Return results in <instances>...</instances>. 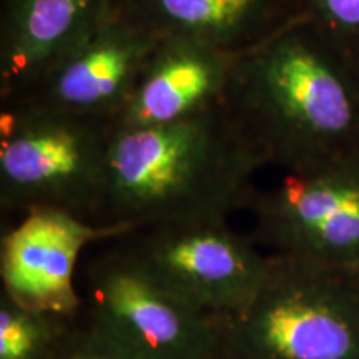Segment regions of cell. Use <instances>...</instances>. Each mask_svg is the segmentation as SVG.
<instances>
[{
	"label": "cell",
	"mask_w": 359,
	"mask_h": 359,
	"mask_svg": "<svg viewBox=\"0 0 359 359\" xmlns=\"http://www.w3.org/2000/svg\"><path fill=\"white\" fill-rule=\"evenodd\" d=\"M125 236L83 266L79 286L85 320L140 359H212L222 354V320L173 293L135 255Z\"/></svg>",
	"instance_id": "obj_5"
},
{
	"label": "cell",
	"mask_w": 359,
	"mask_h": 359,
	"mask_svg": "<svg viewBox=\"0 0 359 359\" xmlns=\"http://www.w3.org/2000/svg\"><path fill=\"white\" fill-rule=\"evenodd\" d=\"M111 11V0H2L0 98L32 83Z\"/></svg>",
	"instance_id": "obj_12"
},
{
	"label": "cell",
	"mask_w": 359,
	"mask_h": 359,
	"mask_svg": "<svg viewBox=\"0 0 359 359\" xmlns=\"http://www.w3.org/2000/svg\"><path fill=\"white\" fill-rule=\"evenodd\" d=\"M248 210L268 255L359 271V154L286 173Z\"/></svg>",
	"instance_id": "obj_6"
},
{
	"label": "cell",
	"mask_w": 359,
	"mask_h": 359,
	"mask_svg": "<svg viewBox=\"0 0 359 359\" xmlns=\"http://www.w3.org/2000/svg\"><path fill=\"white\" fill-rule=\"evenodd\" d=\"M74 321L20 306L2 293L0 359H52Z\"/></svg>",
	"instance_id": "obj_13"
},
{
	"label": "cell",
	"mask_w": 359,
	"mask_h": 359,
	"mask_svg": "<svg viewBox=\"0 0 359 359\" xmlns=\"http://www.w3.org/2000/svg\"><path fill=\"white\" fill-rule=\"evenodd\" d=\"M125 240L173 293L219 320L248 308L271 263V255L233 230L228 219L155 224Z\"/></svg>",
	"instance_id": "obj_7"
},
{
	"label": "cell",
	"mask_w": 359,
	"mask_h": 359,
	"mask_svg": "<svg viewBox=\"0 0 359 359\" xmlns=\"http://www.w3.org/2000/svg\"><path fill=\"white\" fill-rule=\"evenodd\" d=\"M109 118L2 103L0 203L8 213L62 210L103 224Z\"/></svg>",
	"instance_id": "obj_4"
},
{
	"label": "cell",
	"mask_w": 359,
	"mask_h": 359,
	"mask_svg": "<svg viewBox=\"0 0 359 359\" xmlns=\"http://www.w3.org/2000/svg\"><path fill=\"white\" fill-rule=\"evenodd\" d=\"M158 39L114 8L32 83L2 103L115 118Z\"/></svg>",
	"instance_id": "obj_9"
},
{
	"label": "cell",
	"mask_w": 359,
	"mask_h": 359,
	"mask_svg": "<svg viewBox=\"0 0 359 359\" xmlns=\"http://www.w3.org/2000/svg\"><path fill=\"white\" fill-rule=\"evenodd\" d=\"M212 359H233L231 356H228V354L226 353H222V354H218V356H215V358H212Z\"/></svg>",
	"instance_id": "obj_16"
},
{
	"label": "cell",
	"mask_w": 359,
	"mask_h": 359,
	"mask_svg": "<svg viewBox=\"0 0 359 359\" xmlns=\"http://www.w3.org/2000/svg\"><path fill=\"white\" fill-rule=\"evenodd\" d=\"M250 50H228L190 39L158 40L111 123H172L223 105Z\"/></svg>",
	"instance_id": "obj_10"
},
{
	"label": "cell",
	"mask_w": 359,
	"mask_h": 359,
	"mask_svg": "<svg viewBox=\"0 0 359 359\" xmlns=\"http://www.w3.org/2000/svg\"><path fill=\"white\" fill-rule=\"evenodd\" d=\"M263 167V155L224 103L172 123L114 127L102 223L138 230L228 219L248 208Z\"/></svg>",
	"instance_id": "obj_1"
},
{
	"label": "cell",
	"mask_w": 359,
	"mask_h": 359,
	"mask_svg": "<svg viewBox=\"0 0 359 359\" xmlns=\"http://www.w3.org/2000/svg\"><path fill=\"white\" fill-rule=\"evenodd\" d=\"M116 13L155 39H190L250 50L294 22L293 0H111Z\"/></svg>",
	"instance_id": "obj_11"
},
{
	"label": "cell",
	"mask_w": 359,
	"mask_h": 359,
	"mask_svg": "<svg viewBox=\"0 0 359 359\" xmlns=\"http://www.w3.org/2000/svg\"><path fill=\"white\" fill-rule=\"evenodd\" d=\"M224 105L286 173L359 154V69L302 19L246 53Z\"/></svg>",
	"instance_id": "obj_2"
},
{
	"label": "cell",
	"mask_w": 359,
	"mask_h": 359,
	"mask_svg": "<svg viewBox=\"0 0 359 359\" xmlns=\"http://www.w3.org/2000/svg\"><path fill=\"white\" fill-rule=\"evenodd\" d=\"M135 231L125 224H97L62 210L20 215L0 241L2 293L20 306L77 320L83 302L77 269L88 245Z\"/></svg>",
	"instance_id": "obj_8"
},
{
	"label": "cell",
	"mask_w": 359,
	"mask_h": 359,
	"mask_svg": "<svg viewBox=\"0 0 359 359\" xmlns=\"http://www.w3.org/2000/svg\"><path fill=\"white\" fill-rule=\"evenodd\" d=\"M85 320V318H83ZM52 359H140L100 327L75 320Z\"/></svg>",
	"instance_id": "obj_15"
},
{
	"label": "cell",
	"mask_w": 359,
	"mask_h": 359,
	"mask_svg": "<svg viewBox=\"0 0 359 359\" xmlns=\"http://www.w3.org/2000/svg\"><path fill=\"white\" fill-rule=\"evenodd\" d=\"M222 330L233 359H359V271L271 255L253 302Z\"/></svg>",
	"instance_id": "obj_3"
},
{
	"label": "cell",
	"mask_w": 359,
	"mask_h": 359,
	"mask_svg": "<svg viewBox=\"0 0 359 359\" xmlns=\"http://www.w3.org/2000/svg\"><path fill=\"white\" fill-rule=\"evenodd\" d=\"M294 12L359 69V0H293Z\"/></svg>",
	"instance_id": "obj_14"
}]
</instances>
